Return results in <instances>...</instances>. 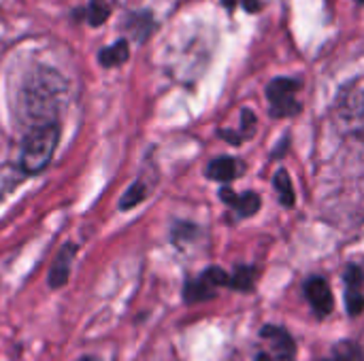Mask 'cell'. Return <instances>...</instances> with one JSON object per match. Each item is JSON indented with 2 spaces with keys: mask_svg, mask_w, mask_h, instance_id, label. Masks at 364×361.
Masks as SVG:
<instances>
[{
  "mask_svg": "<svg viewBox=\"0 0 364 361\" xmlns=\"http://www.w3.org/2000/svg\"><path fill=\"white\" fill-rule=\"evenodd\" d=\"M62 96H64L62 79L51 70L38 72L30 77V81L26 83L19 98V111L23 119L32 123V128L55 123Z\"/></svg>",
  "mask_w": 364,
  "mask_h": 361,
  "instance_id": "1",
  "label": "cell"
},
{
  "mask_svg": "<svg viewBox=\"0 0 364 361\" xmlns=\"http://www.w3.org/2000/svg\"><path fill=\"white\" fill-rule=\"evenodd\" d=\"M60 140L58 123L32 128L21 147V168L30 174L41 172L49 162Z\"/></svg>",
  "mask_w": 364,
  "mask_h": 361,
  "instance_id": "2",
  "label": "cell"
},
{
  "mask_svg": "<svg viewBox=\"0 0 364 361\" xmlns=\"http://www.w3.org/2000/svg\"><path fill=\"white\" fill-rule=\"evenodd\" d=\"M296 343L282 326H264L258 334L254 361H294Z\"/></svg>",
  "mask_w": 364,
  "mask_h": 361,
  "instance_id": "3",
  "label": "cell"
},
{
  "mask_svg": "<svg viewBox=\"0 0 364 361\" xmlns=\"http://www.w3.org/2000/svg\"><path fill=\"white\" fill-rule=\"evenodd\" d=\"M224 285L230 287V274H226L222 268H207L203 274L188 281V285L183 289V296H186V300L190 304L205 302V300L213 298L215 289H220Z\"/></svg>",
  "mask_w": 364,
  "mask_h": 361,
  "instance_id": "4",
  "label": "cell"
},
{
  "mask_svg": "<svg viewBox=\"0 0 364 361\" xmlns=\"http://www.w3.org/2000/svg\"><path fill=\"white\" fill-rule=\"evenodd\" d=\"M296 89L299 83L292 79H277L269 85V100L275 117H290L301 111V104L296 100Z\"/></svg>",
  "mask_w": 364,
  "mask_h": 361,
  "instance_id": "5",
  "label": "cell"
},
{
  "mask_svg": "<svg viewBox=\"0 0 364 361\" xmlns=\"http://www.w3.org/2000/svg\"><path fill=\"white\" fill-rule=\"evenodd\" d=\"M305 296H307V300H309L314 313H316L320 319H324V317H328V315L333 313L335 300H333V294H331L328 283H326L322 277H314V279H309V281L305 283Z\"/></svg>",
  "mask_w": 364,
  "mask_h": 361,
  "instance_id": "6",
  "label": "cell"
},
{
  "mask_svg": "<svg viewBox=\"0 0 364 361\" xmlns=\"http://www.w3.org/2000/svg\"><path fill=\"white\" fill-rule=\"evenodd\" d=\"M346 306L352 317L364 311V272L356 266L346 270Z\"/></svg>",
  "mask_w": 364,
  "mask_h": 361,
  "instance_id": "7",
  "label": "cell"
},
{
  "mask_svg": "<svg viewBox=\"0 0 364 361\" xmlns=\"http://www.w3.org/2000/svg\"><path fill=\"white\" fill-rule=\"evenodd\" d=\"M220 198H222L230 209H235L241 217H250V215L258 213V209H260V198H258L254 191L235 194L230 187H222V189H220Z\"/></svg>",
  "mask_w": 364,
  "mask_h": 361,
  "instance_id": "8",
  "label": "cell"
},
{
  "mask_svg": "<svg viewBox=\"0 0 364 361\" xmlns=\"http://www.w3.org/2000/svg\"><path fill=\"white\" fill-rule=\"evenodd\" d=\"M241 172H243V164L239 160H235V157H218L207 168L209 179H215V181H222V183L235 181L237 177H241Z\"/></svg>",
  "mask_w": 364,
  "mask_h": 361,
  "instance_id": "9",
  "label": "cell"
},
{
  "mask_svg": "<svg viewBox=\"0 0 364 361\" xmlns=\"http://www.w3.org/2000/svg\"><path fill=\"white\" fill-rule=\"evenodd\" d=\"M75 245H68L60 251V255L55 257L51 270H49V285L53 289L62 287L66 281H68V270H70V264H73V255H75Z\"/></svg>",
  "mask_w": 364,
  "mask_h": 361,
  "instance_id": "10",
  "label": "cell"
},
{
  "mask_svg": "<svg viewBox=\"0 0 364 361\" xmlns=\"http://www.w3.org/2000/svg\"><path fill=\"white\" fill-rule=\"evenodd\" d=\"M322 361H364V355L358 345H354L350 340H343L331 351L328 357H324Z\"/></svg>",
  "mask_w": 364,
  "mask_h": 361,
  "instance_id": "11",
  "label": "cell"
},
{
  "mask_svg": "<svg viewBox=\"0 0 364 361\" xmlns=\"http://www.w3.org/2000/svg\"><path fill=\"white\" fill-rule=\"evenodd\" d=\"M275 189H277V196H279V202L284 206H292L296 196H294V189H292V181H290V174L286 170H279L275 174Z\"/></svg>",
  "mask_w": 364,
  "mask_h": 361,
  "instance_id": "12",
  "label": "cell"
},
{
  "mask_svg": "<svg viewBox=\"0 0 364 361\" xmlns=\"http://www.w3.org/2000/svg\"><path fill=\"white\" fill-rule=\"evenodd\" d=\"M256 281V270L254 268H237L235 274H230V287L239 291H250Z\"/></svg>",
  "mask_w": 364,
  "mask_h": 361,
  "instance_id": "13",
  "label": "cell"
},
{
  "mask_svg": "<svg viewBox=\"0 0 364 361\" xmlns=\"http://www.w3.org/2000/svg\"><path fill=\"white\" fill-rule=\"evenodd\" d=\"M145 185H141V183H136V185H132L128 191H126V196L122 198V209L126 211V209H132L134 204H139L143 198H145Z\"/></svg>",
  "mask_w": 364,
  "mask_h": 361,
  "instance_id": "14",
  "label": "cell"
},
{
  "mask_svg": "<svg viewBox=\"0 0 364 361\" xmlns=\"http://www.w3.org/2000/svg\"><path fill=\"white\" fill-rule=\"evenodd\" d=\"M126 55H128V49H126V45H124V43H119L117 47L102 51V55H100V57H102V64L111 66V64H119V62H124V60H126Z\"/></svg>",
  "mask_w": 364,
  "mask_h": 361,
  "instance_id": "15",
  "label": "cell"
},
{
  "mask_svg": "<svg viewBox=\"0 0 364 361\" xmlns=\"http://www.w3.org/2000/svg\"><path fill=\"white\" fill-rule=\"evenodd\" d=\"M224 2H226L228 6H235V4H237V0H224Z\"/></svg>",
  "mask_w": 364,
  "mask_h": 361,
  "instance_id": "16",
  "label": "cell"
},
{
  "mask_svg": "<svg viewBox=\"0 0 364 361\" xmlns=\"http://www.w3.org/2000/svg\"><path fill=\"white\" fill-rule=\"evenodd\" d=\"M83 361H94V360H83Z\"/></svg>",
  "mask_w": 364,
  "mask_h": 361,
  "instance_id": "17",
  "label": "cell"
}]
</instances>
